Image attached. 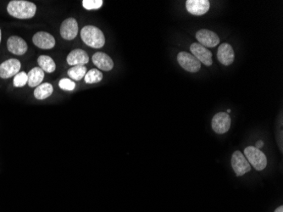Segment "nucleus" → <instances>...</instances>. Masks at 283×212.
<instances>
[{"label": "nucleus", "instance_id": "19", "mask_svg": "<svg viewBox=\"0 0 283 212\" xmlns=\"http://www.w3.org/2000/svg\"><path fill=\"white\" fill-rule=\"evenodd\" d=\"M37 63L39 65L40 68L42 71H46L48 73H52L56 69V65L52 58L48 55H41L37 59Z\"/></svg>", "mask_w": 283, "mask_h": 212}, {"label": "nucleus", "instance_id": "23", "mask_svg": "<svg viewBox=\"0 0 283 212\" xmlns=\"http://www.w3.org/2000/svg\"><path fill=\"white\" fill-rule=\"evenodd\" d=\"M102 0H83L82 1V6L87 11L92 10H98L101 8L103 6Z\"/></svg>", "mask_w": 283, "mask_h": 212}, {"label": "nucleus", "instance_id": "13", "mask_svg": "<svg viewBox=\"0 0 283 212\" xmlns=\"http://www.w3.org/2000/svg\"><path fill=\"white\" fill-rule=\"evenodd\" d=\"M217 59L224 66H230L233 63L235 54L231 45L226 43L220 45L218 48Z\"/></svg>", "mask_w": 283, "mask_h": 212}, {"label": "nucleus", "instance_id": "4", "mask_svg": "<svg viewBox=\"0 0 283 212\" xmlns=\"http://www.w3.org/2000/svg\"><path fill=\"white\" fill-rule=\"evenodd\" d=\"M177 61H178L179 65L185 71L192 72V73L198 72L201 68V63L200 61L197 60L196 58L194 57L192 54L185 52V51L179 53L177 55Z\"/></svg>", "mask_w": 283, "mask_h": 212}, {"label": "nucleus", "instance_id": "9", "mask_svg": "<svg viewBox=\"0 0 283 212\" xmlns=\"http://www.w3.org/2000/svg\"><path fill=\"white\" fill-rule=\"evenodd\" d=\"M196 38L200 45L205 48H214L220 44V38L217 34L207 29H201L197 32Z\"/></svg>", "mask_w": 283, "mask_h": 212}, {"label": "nucleus", "instance_id": "17", "mask_svg": "<svg viewBox=\"0 0 283 212\" xmlns=\"http://www.w3.org/2000/svg\"><path fill=\"white\" fill-rule=\"evenodd\" d=\"M27 77H28L27 82L31 88L39 86L44 78V71L40 67H34L28 72Z\"/></svg>", "mask_w": 283, "mask_h": 212}, {"label": "nucleus", "instance_id": "8", "mask_svg": "<svg viewBox=\"0 0 283 212\" xmlns=\"http://www.w3.org/2000/svg\"><path fill=\"white\" fill-rule=\"evenodd\" d=\"M21 64L17 59H10L0 64V77L3 79L10 78L16 76L21 70Z\"/></svg>", "mask_w": 283, "mask_h": 212}, {"label": "nucleus", "instance_id": "16", "mask_svg": "<svg viewBox=\"0 0 283 212\" xmlns=\"http://www.w3.org/2000/svg\"><path fill=\"white\" fill-rule=\"evenodd\" d=\"M92 62L98 68L105 71H111L114 67L112 59L105 53L97 52L92 55Z\"/></svg>", "mask_w": 283, "mask_h": 212}, {"label": "nucleus", "instance_id": "12", "mask_svg": "<svg viewBox=\"0 0 283 212\" xmlns=\"http://www.w3.org/2000/svg\"><path fill=\"white\" fill-rule=\"evenodd\" d=\"M32 42L42 50H51L55 46V37L49 32H38L32 37Z\"/></svg>", "mask_w": 283, "mask_h": 212}, {"label": "nucleus", "instance_id": "20", "mask_svg": "<svg viewBox=\"0 0 283 212\" xmlns=\"http://www.w3.org/2000/svg\"><path fill=\"white\" fill-rule=\"evenodd\" d=\"M87 68L85 66H76L71 67L68 70V76L75 81H80L84 78L85 75L87 74Z\"/></svg>", "mask_w": 283, "mask_h": 212}, {"label": "nucleus", "instance_id": "11", "mask_svg": "<svg viewBox=\"0 0 283 212\" xmlns=\"http://www.w3.org/2000/svg\"><path fill=\"white\" fill-rule=\"evenodd\" d=\"M78 33V24L76 19L68 18L62 22L61 35L64 39L73 40Z\"/></svg>", "mask_w": 283, "mask_h": 212}, {"label": "nucleus", "instance_id": "27", "mask_svg": "<svg viewBox=\"0 0 283 212\" xmlns=\"http://www.w3.org/2000/svg\"><path fill=\"white\" fill-rule=\"evenodd\" d=\"M231 110H230V109H229V110H227V112H226V113H227V114H229V113H231Z\"/></svg>", "mask_w": 283, "mask_h": 212}, {"label": "nucleus", "instance_id": "10", "mask_svg": "<svg viewBox=\"0 0 283 212\" xmlns=\"http://www.w3.org/2000/svg\"><path fill=\"white\" fill-rule=\"evenodd\" d=\"M210 1L208 0H187L186 11L194 16H200L207 13L210 10Z\"/></svg>", "mask_w": 283, "mask_h": 212}, {"label": "nucleus", "instance_id": "2", "mask_svg": "<svg viewBox=\"0 0 283 212\" xmlns=\"http://www.w3.org/2000/svg\"><path fill=\"white\" fill-rule=\"evenodd\" d=\"M81 40L87 46L100 49L105 45V35L100 28L95 26H86L81 29Z\"/></svg>", "mask_w": 283, "mask_h": 212}, {"label": "nucleus", "instance_id": "26", "mask_svg": "<svg viewBox=\"0 0 283 212\" xmlns=\"http://www.w3.org/2000/svg\"><path fill=\"white\" fill-rule=\"evenodd\" d=\"M274 212H283V206L282 205H280V206L278 207L275 209V211Z\"/></svg>", "mask_w": 283, "mask_h": 212}, {"label": "nucleus", "instance_id": "7", "mask_svg": "<svg viewBox=\"0 0 283 212\" xmlns=\"http://www.w3.org/2000/svg\"><path fill=\"white\" fill-rule=\"evenodd\" d=\"M190 51L192 55H194L200 63L204 64L206 66H210L212 65V53L203 45L197 43L193 44L190 46Z\"/></svg>", "mask_w": 283, "mask_h": 212}, {"label": "nucleus", "instance_id": "24", "mask_svg": "<svg viewBox=\"0 0 283 212\" xmlns=\"http://www.w3.org/2000/svg\"><path fill=\"white\" fill-rule=\"evenodd\" d=\"M59 86L61 89L66 90V91H72L76 88V84L74 81H71V79L64 78L61 79L59 83Z\"/></svg>", "mask_w": 283, "mask_h": 212}, {"label": "nucleus", "instance_id": "28", "mask_svg": "<svg viewBox=\"0 0 283 212\" xmlns=\"http://www.w3.org/2000/svg\"><path fill=\"white\" fill-rule=\"evenodd\" d=\"M0 43H1V29H0Z\"/></svg>", "mask_w": 283, "mask_h": 212}, {"label": "nucleus", "instance_id": "5", "mask_svg": "<svg viewBox=\"0 0 283 212\" xmlns=\"http://www.w3.org/2000/svg\"><path fill=\"white\" fill-rule=\"evenodd\" d=\"M231 166L237 177H241L251 171V165L243 153L237 150L231 156Z\"/></svg>", "mask_w": 283, "mask_h": 212}, {"label": "nucleus", "instance_id": "21", "mask_svg": "<svg viewBox=\"0 0 283 212\" xmlns=\"http://www.w3.org/2000/svg\"><path fill=\"white\" fill-rule=\"evenodd\" d=\"M102 72L97 69H91L84 76V80L87 84L97 83V82L102 81Z\"/></svg>", "mask_w": 283, "mask_h": 212}, {"label": "nucleus", "instance_id": "3", "mask_svg": "<svg viewBox=\"0 0 283 212\" xmlns=\"http://www.w3.org/2000/svg\"><path fill=\"white\" fill-rule=\"evenodd\" d=\"M244 155L250 165L257 171H263L267 165V159L265 154L256 147L249 146L244 149Z\"/></svg>", "mask_w": 283, "mask_h": 212}, {"label": "nucleus", "instance_id": "25", "mask_svg": "<svg viewBox=\"0 0 283 212\" xmlns=\"http://www.w3.org/2000/svg\"><path fill=\"white\" fill-rule=\"evenodd\" d=\"M255 145H256L255 147H256L257 149H260L264 146V142H263L262 140H259Z\"/></svg>", "mask_w": 283, "mask_h": 212}, {"label": "nucleus", "instance_id": "22", "mask_svg": "<svg viewBox=\"0 0 283 212\" xmlns=\"http://www.w3.org/2000/svg\"><path fill=\"white\" fill-rule=\"evenodd\" d=\"M27 81H28L27 74L26 72H24V71H21V72L16 74L15 77H14V86L16 87V88H21V87L25 86L27 83Z\"/></svg>", "mask_w": 283, "mask_h": 212}, {"label": "nucleus", "instance_id": "1", "mask_svg": "<svg viewBox=\"0 0 283 212\" xmlns=\"http://www.w3.org/2000/svg\"><path fill=\"white\" fill-rule=\"evenodd\" d=\"M7 11L11 16L17 19H31L35 16L37 6L34 3L25 0H13L9 3Z\"/></svg>", "mask_w": 283, "mask_h": 212}, {"label": "nucleus", "instance_id": "15", "mask_svg": "<svg viewBox=\"0 0 283 212\" xmlns=\"http://www.w3.org/2000/svg\"><path fill=\"white\" fill-rule=\"evenodd\" d=\"M66 61L70 66H85L86 64L88 63L89 58L86 51L77 49L72 50L66 58Z\"/></svg>", "mask_w": 283, "mask_h": 212}, {"label": "nucleus", "instance_id": "14", "mask_svg": "<svg viewBox=\"0 0 283 212\" xmlns=\"http://www.w3.org/2000/svg\"><path fill=\"white\" fill-rule=\"evenodd\" d=\"M7 48L10 52L16 55H25L28 49L26 41L18 36L10 37L7 41Z\"/></svg>", "mask_w": 283, "mask_h": 212}, {"label": "nucleus", "instance_id": "18", "mask_svg": "<svg viewBox=\"0 0 283 212\" xmlns=\"http://www.w3.org/2000/svg\"><path fill=\"white\" fill-rule=\"evenodd\" d=\"M53 91H54V88L52 84L48 82L40 84L39 86H37L35 89L34 96L37 100H45L52 95Z\"/></svg>", "mask_w": 283, "mask_h": 212}, {"label": "nucleus", "instance_id": "6", "mask_svg": "<svg viewBox=\"0 0 283 212\" xmlns=\"http://www.w3.org/2000/svg\"><path fill=\"white\" fill-rule=\"evenodd\" d=\"M231 120L227 113L219 112L212 119V129L215 134H224L231 128Z\"/></svg>", "mask_w": 283, "mask_h": 212}]
</instances>
